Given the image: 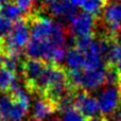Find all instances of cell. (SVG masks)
<instances>
[{
	"label": "cell",
	"instance_id": "6da1fadb",
	"mask_svg": "<svg viewBox=\"0 0 121 121\" xmlns=\"http://www.w3.org/2000/svg\"><path fill=\"white\" fill-rule=\"evenodd\" d=\"M30 28L26 18L13 23V28L10 34L3 39L4 48L6 53L14 50H23L30 42Z\"/></svg>",
	"mask_w": 121,
	"mask_h": 121
},
{
	"label": "cell",
	"instance_id": "7a4b0ae2",
	"mask_svg": "<svg viewBox=\"0 0 121 121\" xmlns=\"http://www.w3.org/2000/svg\"><path fill=\"white\" fill-rule=\"evenodd\" d=\"M99 111L102 116L113 115L121 107V94L118 86H107L98 96Z\"/></svg>",
	"mask_w": 121,
	"mask_h": 121
},
{
	"label": "cell",
	"instance_id": "3957f363",
	"mask_svg": "<svg viewBox=\"0 0 121 121\" xmlns=\"http://www.w3.org/2000/svg\"><path fill=\"white\" fill-rule=\"evenodd\" d=\"M74 108L85 119H89L97 116L99 111L98 101L90 96L88 91L84 89H78L74 95Z\"/></svg>",
	"mask_w": 121,
	"mask_h": 121
},
{
	"label": "cell",
	"instance_id": "277c9868",
	"mask_svg": "<svg viewBox=\"0 0 121 121\" xmlns=\"http://www.w3.org/2000/svg\"><path fill=\"white\" fill-rule=\"evenodd\" d=\"M95 25H96V17L86 12H79L73 20L69 23L68 32L75 37L94 35Z\"/></svg>",
	"mask_w": 121,
	"mask_h": 121
},
{
	"label": "cell",
	"instance_id": "5b68a950",
	"mask_svg": "<svg viewBox=\"0 0 121 121\" xmlns=\"http://www.w3.org/2000/svg\"><path fill=\"white\" fill-rule=\"evenodd\" d=\"M48 5V10L53 16L64 17L69 23L73 20L78 15L77 8L72 6L69 0H50Z\"/></svg>",
	"mask_w": 121,
	"mask_h": 121
},
{
	"label": "cell",
	"instance_id": "8992f818",
	"mask_svg": "<svg viewBox=\"0 0 121 121\" xmlns=\"http://www.w3.org/2000/svg\"><path fill=\"white\" fill-rule=\"evenodd\" d=\"M105 67L92 70H83L82 89L86 91H91L101 87L105 83Z\"/></svg>",
	"mask_w": 121,
	"mask_h": 121
},
{
	"label": "cell",
	"instance_id": "52a82bcc",
	"mask_svg": "<svg viewBox=\"0 0 121 121\" xmlns=\"http://www.w3.org/2000/svg\"><path fill=\"white\" fill-rule=\"evenodd\" d=\"M56 111V107L45 97L38 96L33 103V120L43 121L47 117L53 115Z\"/></svg>",
	"mask_w": 121,
	"mask_h": 121
},
{
	"label": "cell",
	"instance_id": "ba28073f",
	"mask_svg": "<svg viewBox=\"0 0 121 121\" xmlns=\"http://www.w3.org/2000/svg\"><path fill=\"white\" fill-rule=\"evenodd\" d=\"M47 63L39 60L27 59L22 64V77L25 78L26 83H31L35 81L40 74Z\"/></svg>",
	"mask_w": 121,
	"mask_h": 121
},
{
	"label": "cell",
	"instance_id": "9c48e42d",
	"mask_svg": "<svg viewBox=\"0 0 121 121\" xmlns=\"http://www.w3.org/2000/svg\"><path fill=\"white\" fill-rule=\"evenodd\" d=\"M66 66L68 68V71L74 70H82L84 68V63H85V55L81 50L78 48L69 49L67 51L66 55Z\"/></svg>",
	"mask_w": 121,
	"mask_h": 121
},
{
	"label": "cell",
	"instance_id": "30bf717a",
	"mask_svg": "<svg viewBox=\"0 0 121 121\" xmlns=\"http://www.w3.org/2000/svg\"><path fill=\"white\" fill-rule=\"evenodd\" d=\"M0 16L9 19V20L12 21L13 23L20 20V19H22V18H25L23 13L21 12V10L14 2L0 5Z\"/></svg>",
	"mask_w": 121,
	"mask_h": 121
},
{
	"label": "cell",
	"instance_id": "8fae6325",
	"mask_svg": "<svg viewBox=\"0 0 121 121\" xmlns=\"http://www.w3.org/2000/svg\"><path fill=\"white\" fill-rule=\"evenodd\" d=\"M67 34L65 27L60 22H53L52 31L49 36L48 39L54 45L55 47H65V43H66Z\"/></svg>",
	"mask_w": 121,
	"mask_h": 121
},
{
	"label": "cell",
	"instance_id": "7c38bea8",
	"mask_svg": "<svg viewBox=\"0 0 121 121\" xmlns=\"http://www.w3.org/2000/svg\"><path fill=\"white\" fill-rule=\"evenodd\" d=\"M106 4L107 1L104 0H85L82 8L84 12L92 15L94 17H97L101 12H103Z\"/></svg>",
	"mask_w": 121,
	"mask_h": 121
},
{
	"label": "cell",
	"instance_id": "4fadbf2b",
	"mask_svg": "<svg viewBox=\"0 0 121 121\" xmlns=\"http://www.w3.org/2000/svg\"><path fill=\"white\" fill-rule=\"evenodd\" d=\"M30 106L19 102V101L13 100V106L10 113V119L12 121H21L29 113Z\"/></svg>",
	"mask_w": 121,
	"mask_h": 121
},
{
	"label": "cell",
	"instance_id": "5bb4252c",
	"mask_svg": "<svg viewBox=\"0 0 121 121\" xmlns=\"http://www.w3.org/2000/svg\"><path fill=\"white\" fill-rule=\"evenodd\" d=\"M13 106V98L9 92L0 94V116L4 120L10 119V113Z\"/></svg>",
	"mask_w": 121,
	"mask_h": 121
},
{
	"label": "cell",
	"instance_id": "9a60e30c",
	"mask_svg": "<svg viewBox=\"0 0 121 121\" xmlns=\"http://www.w3.org/2000/svg\"><path fill=\"white\" fill-rule=\"evenodd\" d=\"M15 79H16L15 74L6 70L4 67H0V94L9 92Z\"/></svg>",
	"mask_w": 121,
	"mask_h": 121
},
{
	"label": "cell",
	"instance_id": "2e32d148",
	"mask_svg": "<svg viewBox=\"0 0 121 121\" xmlns=\"http://www.w3.org/2000/svg\"><path fill=\"white\" fill-rule=\"evenodd\" d=\"M120 60H121V44L118 40H116V42H114L113 46H112L111 52H109L106 64L115 65L116 66Z\"/></svg>",
	"mask_w": 121,
	"mask_h": 121
},
{
	"label": "cell",
	"instance_id": "e0dca14e",
	"mask_svg": "<svg viewBox=\"0 0 121 121\" xmlns=\"http://www.w3.org/2000/svg\"><path fill=\"white\" fill-rule=\"evenodd\" d=\"M12 28H13L12 21L0 16V40H3L10 34Z\"/></svg>",
	"mask_w": 121,
	"mask_h": 121
},
{
	"label": "cell",
	"instance_id": "ac0fdd59",
	"mask_svg": "<svg viewBox=\"0 0 121 121\" xmlns=\"http://www.w3.org/2000/svg\"><path fill=\"white\" fill-rule=\"evenodd\" d=\"M14 3L21 10V12L27 16L28 14L33 12V6L35 0H14Z\"/></svg>",
	"mask_w": 121,
	"mask_h": 121
},
{
	"label": "cell",
	"instance_id": "d6986e66",
	"mask_svg": "<svg viewBox=\"0 0 121 121\" xmlns=\"http://www.w3.org/2000/svg\"><path fill=\"white\" fill-rule=\"evenodd\" d=\"M60 121H86V119L73 107L63 113V119Z\"/></svg>",
	"mask_w": 121,
	"mask_h": 121
},
{
	"label": "cell",
	"instance_id": "ffe728a7",
	"mask_svg": "<svg viewBox=\"0 0 121 121\" xmlns=\"http://www.w3.org/2000/svg\"><path fill=\"white\" fill-rule=\"evenodd\" d=\"M94 39H95L94 35L79 36V37H77V46H75V48H78L82 52H84V51H86L88 49V47L94 42Z\"/></svg>",
	"mask_w": 121,
	"mask_h": 121
},
{
	"label": "cell",
	"instance_id": "44dd1931",
	"mask_svg": "<svg viewBox=\"0 0 121 121\" xmlns=\"http://www.w3.org/2000/svg\"><path fill=\"white\" fill-rule=\"evenodd\" d=\"M69 2H70V4L72 6H74V8H82L84 2H85V0H69Z\"/></svg>",
	"mask_w": 121,
	"mask_h": 121
},
{
	"label": "cell",
	"instance_id": "7402d4cb",
	"mask_svg": "<svg viewBox=\"0 0 121 121\" xmlns=\"http://www.w3.org/2000/svg\"><path fill=\"white\" fill-rule=\"evenodd\" d=\"M86 121H108L107 117L105 116H95L92 118H89V119H86Z\"/></svg>",
	"mask_w": 121,
	"mask_h": 121
},
{
	"label": "cell",
	"instance_id": "603a6c76",
	"mask_svg": "<svg viewBox=\"0 0 121 121\" xmlns=\"http://www.w3.org/2000/svg\"><path fill=\"white\" fill-rule=\"evenodd\" d=\"M11 2H14V0H0V5H3L6 3H11Z\"/></svg>",
	"mask_w": 121,
	"mask_h": 121
},
{
	"label": "cell",
	"instance_id": "cb8c5ba5",
	"mask_svg": "<svg viewBox=\"0 0 121 121\" xmlns=\"http://www.w3.org/2000/svg\"><path fill=\"white\" fill-rule=\"evenodd\" d=\"M116 68H117L118 72H119V73H120V75H121V60L117 63V65H116Z\"/></svg>",
	"mask_w": 121,
	"mask_h": 121
},
{
	"label": "cell",
	"instance_id": "d4e9b609",
	"mask_svg": "<svg viewBox=\"0 0 121 121\" xmlns=\"http://www.w3.org/2000/svg\"><path fill=\"white\" fill-rule=\"evenodd\" d=\"M36 1H38L40 4H43V5H45V4H48L49 3V1H50V0H36Z\"/></svg>",
	"mask_w": 121,
	"mask_h": 121
},
{
	"label": "cell",
	"instance_id": "484cf974",
	"mask_svg": "<svg viewBox=\"0 0 121 121\" xmlns=\"http://www.w3.org/2000/svg\"><path fill=\"white\" fill-rule=\"evenodd\" d=\"M117 40L121 44V26H120V30L118 32V35H117Z\"/></svg>",
	"mask_w": 121,
	"mask_h": 121
},
{
	"label": "cell",
	"instance_id": "4316f807",
	"mask_svg": "<svg viewBox=\"0 0 121 121\" xmlns=\"http://www.w3.org/2000/svg\"><path fill=\"white\" fill-rule=\"evenodd\" d=\"M118 88H119L120 94H121V75H120V81H119V84H118Z\"/></svg>",
	"mask_w": 121,
	"mask_h": 121
},
{
	"label": "cell",
	"instance_id": "83f0119b",
	"mask_svg": "<svg viewBox=\"0 0 121 121\" xmlns=\"http://www.w3.org/2000/svg\"><path fill=\"white\" fill-rule=\"evenodd\" d=\"M0 121H8V120H4V119H0Z\"/></svg>",
	"mask_w": 121,
	"mask_h": 121
}]
</instances>
